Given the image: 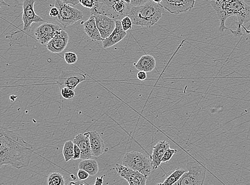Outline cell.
I'll use <instances>...</instances> for the list:
<instances>
[{"instance_id":"obj_1","label":"cell","mask_w":250,"mask_h":185,"mask_svg":"<svg viewBox=\"0 0 250 185\" xmlns=\"http://www.w3.org/2000/svg\"><path fill=\"white\" fill-rule=\"evenodd\" d=\"M33 151L19 134L7 129L0 130V166L21 169L30 165Z\"/></svg>"},{"instance_id":"obj_2","label":"cell","mask_w":250,"mask_h":185,"mask_svg":"<svg viewBox=\"0 0 250 185\" xmlns=\"http://www.w3.org/2000/svg\"><path fill=\"white\" fill-rule=\"evenodd\" d=\"M210 4L220 22L219 31L223 33L228 30L225 25L227 20L236 16L238 20L236 30L230 29V31L235 37L241 36L242 27L246 30L244 24L250 22V5L244 0H211Z\"/></svg>"},{"instance_id":"obj_3","label":"cell","mask_w":250,"mask_h":185,"mask_svg":"<svg viewBox=\"0 0 250 185\" xmlns=\"http://www.w3.org/2000/svg\"><path fill=\"white\" fill-rule=\"evenodd\" d=\"M165 9L160 3L150 0L139 6H132L128 16L133 24L147 28L152 27L162 18Z\"/></svg>"},{"instance_id":"obj_4","label":"cell","mask_w":250,"mask_h":185,"mask_svg":"<svg viewBox=\"0 0 250 185\" xmlns=\"http://www.w3.org/2000/svg\"><path fill=\"white\" fill-rule=\"evenodd\" d=\"M131 7L125 0H95V7L92 9L115 21H121L128 16Z\"/></svg>"},{"instance_id":"obj_5","label":"cell","mask_w":250,"mask_h":185,"mask_svg":"<svg viewBox=\"0 0 250 185\" xmlns=\"http://www.w3.org/2000/svg\"><path fill=\"white\" fill-rule=\"evenodd\" d=\"M122 164L141 172L147 178L153 169L150 156L137 151L125 153L122 159Z\"/></svg>"},{"instance_id":"obj_6","label":"cell","mask_w":250,"mask_h":185,"mask_svg":"<svg viewBox=\"0 0 250 185\" xmlns=\"http://www.w3.org/2000/svg\"><path fill=\"white\" fill-rule=\"evenodd\" d=\"M188 171L174 185H202L206 177V167L195 161H188Z\"/></svg>"},{"instance_id":"obj_7","label":"cell","mask_w":250,"mask_h":185,"mask_svg":"<svg viewBox=\"0 0 250 185\" xmlns=\"http://www.w3.org/2000/svg\"><path fill=\"white\" fill-rule=\"evenodd\" d=\"M55 7L59 10L56 20L63 27L72 25L83 19V14L80 10L63 2L62 0H56Z\"/></svg>"},{"instance_id":"obj_8","label":"cell","mask_w":250,"mask_h":185,"mask_svg":"<svg viewBox=\"0 0 250 185\" xmlns=\"http://www.w3.org/2000/svg\"><path fill=\"white\" fill-rule=\"evenodd\" d=\"M37 0H24L22 4V21L23 28L21 31V38L25 37L28 41L27 36L34 23L43 22L44 20L35 11L34 4Z\"/></svg>"},{"instance_id":"obj_9","label":"cell","mask_w":250,"mask_h":185,"mask_svg":"<svg viewBox=\"0 0 250 185\" xmlns=\"http://www.w3.org/2000/svg\"><path fill=\"white\" fill-rule=\"evenodd\" d=\"M86 79V76L83 73L73 71H63L58 77L57 83L61 89L67 87L74 90Z\"/></svg>"},{"instance_id":"obj_10","label":"cell","mask_w":250,"mask_h":185,"mask_svg":"<svg viewBox=\"0 0 250 185\" xmlns=\"http://www.w3.org/2000/svg\"><path fill=\"white\" fill-rule=\"evenodd\" d=\"M115 170L118 175L127 181L130 185H146L147 177L141 172L133 170L123 164H116Z\"/></svg>"},{"instance_id":"obj_11","label":"cell","mask_w":250,"mask_h":185,"mask_svg":"<svg viewBox=\"0 0 250 185\" xmlns=\"http://www.w3.org/2000/svg\"><path fill=\"white\" fill-rule=\"evenodd\" d=\"M195 0H162L161 4L164 8L172 15H179L194 7Z\"/></svg>"},{"instance_id":"obj_12","label":"cell","mask_w":250,"mask_h":185,"mask_svg":"<svg viewBox=\"0 0 250 185\" xmlns=\"http://www.w3.org/2000/svg\"><path fill=\"white\" fill-rule=\"evenodd\" d=\"M61 29L59 25L52 22H46L36 29L34 34L37 41L41 44L46 45Z\"/></svg>"},{"instance_id":"obj_13","label":"cell","mask_w":250,"mask_h":185,"mask_svg":"<svg viewBox=\"0 0 250 185\" xmlns=\"http://www.w3.org/2000/svg\"><path fill=\"white\" fill-rule=\"evenodd\" d=\"M90 13L95 16L96 24L103 40L108 38L114 30L116 21L92 9Z\"/></svg>"},{"instance_id":"obj_14","label":"cell","mask_w":250,"mask_h":185,"mask_svg":"<svg viewBox=\"0 0 250 185\" xmlns=\"http://www.w3.org/2000/svg\"><path fill=\"white\" fill-rule=\"evenodd\" d=\"M69 41L68 33L61 28L46 44V47L51 53L59 54L65 49Z\"/></svg>"},{"instance_id":"obj_15","label":"cell","mask_w":250,"mask_h":185,"mask_svg":"<svg viewBox=\"0 0 250 185\" xmlns=\"http://www.w3.org/2000/svg\"><path fill=\"white\" fill-rule=\"evenodd\" d=\"M114 30L110 36L102 41L104 49H107L121 42L126 36V32L125 31L122 26L120 20L116 21Z\"/></svg>"},{"instance_id":"obj_16","label":"cell","mask_w":250,"mask_h":185,"mask_svg":"<svg viewBox=\"0 0 250 185\" xmlns=\"http://www.w3.org/2000/svg\"><path fill=\"white\" fill-rule=\"evenodd\" d=\"M73 142L81 150V159H91L93 156L88 132L78 134L75 137Z\"/></svg>"},{"instance_id":"obj_17","label":"cell","mask_w":250,"mask_h":185,"mask_svg":"<svg viewBox=\"0 0 250 185\" xmlns=\"http://www.w3.org/2000/svg\"><path fill=\"white\" fill-rule=\"evenodd\" d=\"M93 157L99 158L106 151L103 139L96 131L88 132Z\"/></svg>"},{"instance_id":"obj_18","label":"cell","mask_w":250,"mask_h":185,"mask_svg":"<svg viewBox=\"0 0 250 185\" xmlns=\"http://www.w3.org/2000/svg\"><path fill=\"white\" fill-rule=\"evenodd\" d=\"M170 147V144L165 141L159 142L153 147L152 154L150 157L152 159L153 169H157L160 166L166 151Z\"/></svg>"},{"instance_id":"obj_19","label":"cell","mask_w":250,"mask_h":185,"mask_svg":"<svg viewBox=\"0 0 250 185\" xmlns=\"http://www.w3.org/2000/svg\"><path fill=\"white\" fill-rule=\"evenodd\" d=\"M84 31L93 41H102L103 39L97 27L95 17L91 14L88 21L84 23Z\"/></svg>"},{"instance_id":"obj_20","label":"cell","mask_w":250,"mask_h":185,"mask_svg":"<svg viewBox=\"0 0 250 185\" xmlns=\"http://www.w3.org/2000/svg\"><path fill=\"white\" fill-rule=\"evenodd\" d=\"M133 65L139 71L150 72L156 67V60L153 56L145 55L137 62L133 63Z\"/></svg>"},{"instance_id":"obj_21","label":"cell","mask_w":250,"mask_h":185,"mask_svg":"<svg viewBox=\"0 0 250 185\" xmlns=\"http://www.w3.org/2000/svg\"><path fill=\"white\" fill-rule=\"evenodd\" d=\"M79 169L86 171L91 176H94L99 171V165L97 161L94 159H85L79 163Z\"/></svg>"},{"instance_id":"obj_22","label":"cell","mask_w":250,"mask_h":185,"mask_svg":"<svg viewBox=\"0 0 250 185\" xmlns=\"http://www.w3.org/2000/svg\"><path fill=\"white\" fill-rule=\"evenodd\" d=\"M187 171L188 170L178 168L175 171H174L170 175L167 176L164 182L158 184L163 185H174L182 178L184 173Z\"/></svg>"},{"instance_id":"obj_23","label":"cell","mask_w":250,"mask_h":185,"mask_svg":"<svg viewBox=\"0 0 250 185\" xmlns=\"http://www.w3.org/2000/svg\"><path fill=\"white\" fill-rule=\"evenodd\" d=\"M74 144L73 142L68 141L65 142L62 149V154L65 161L67 163L69 161L73 160L74 152Z\"/></svg>"},{"instance_id":"obj_24","label":"cell","mask_w":250,"mask_h":185,"mask_svg":"<svg viewBox=\"0 0 250 185\" xmlns=\"http://www.w3.org/2000/svg\"><path fill=\"white\" fill-rule=\"evenodd\" d=\"M48 184L49 185H65L64 177L59 172L51 173L48 177Z\"/></svg>"},{"instance_id":"obj_25","label":"cell","mask_w":250,"mask_h":185,"mask_svg":"<svg viewBox=\"0 0 250 185\" xmlns=\"http://www.w3.org/2000/svg\"><path fill=\"white\" fill-rule=\"evenodd\" d=\"M64 59L67 64L73 65L77 62L78 58L77 55L73 52H67L64 54Z\"/></svg>"},{"instance_id":"obj_26","label":"cell","mask_w":250,"mask_h":185,"mask_svg":"<svg viewBox=\"0 0 250 185\" xmlns=\"http://www.w3.org/2000/svg\"><path fill=\"white\" fill-rule=\"evenodd\" d=\"M122 27L125 31H129L132 27L133 22L129 16H125L121 21Z\"/></svg>"},{"instance_id":"obj_27","label":"cell","mask_w":250,"mask_h":185,"mask_svg":"<svg viewBox=\"0 0 250 185\" xmlns=\"http://www.w3.org/2000/svg\"><path fill=\"white\" fill-rule=\"evenodd\" d=\"M61 95L65 100H71L75 97V93L74 90L64 87L61 89Z\"/></svg>"},{"instance_id":"obj_28","label":"cell","mask_w":250,"mask_h":185,"mask_svg":"<svg viewBox=\"0 0 250 185\" xmlns=\"http://www.w3.org/2000/svg\"><path fill=\"white\" fill-rule=\"evenodd\" d=\"M177 149H171L170 147L168 148L166 151L164 157L162 158V163H167L168 161L171 160L173 155L177 153Z\"/></svg>"},{"instance_id":"obj_29","label":"cell","mask_w":250,"mask_h":185,"mask_svg":"<svg viewBox=\"0 0 250 185\" xmlns=\"http://www.w3.org/2000/svg\"><path fill=\"white\" fill-rule=\"evenodd\" d=\"M79 2L83 7L90 9L95 5V0H79Z\"/></svg>"},{"instance_id":"obj_30","label":"cell","mask_w":250,"mask_h":185,"mask_svg":"<svg viewBox=\"0 0 250 185\" xmlns=\"http://www.w3.org/2000/svg\"><path fill=\"white\" fill-rule=\"evenodd\" d=\"M89 176V173L84 170L79 169L78 172V177L80 181H83L88 179Z\"/></svg>"},{"instance_id":"obj_31","label":"cell","mask_w":250,"mask_h":185,"mask_svg":"<svg viewBox=\"0 0 250 185\" xmlns=\"http://www.w3.org/2000/svg\"><path fill=\"white\" fill-rule=\"evenodd\" d=\"M81 150L77 144H74V157L73 160H79L81 159Z\"/></svg>"},{"instance_id":"obj_32","label":"cell","mask_w":250,"mask_h":185,"mask_svg":"<svg viewBox=\"0 0 250 185\" xmlns=\"http://www.w3.org/2000/svg\"><path fill=\"white\" fill-rule=\"evenodd\" d=\"M149 1L150 0H131V5L132 6H139V5L146 3Z\"/></svg>"},{"instance_id":"obj_33","label":"cell","mask_w":250,"mask_h":185,"mask_svg":"<svg viewBox=\"0 0 250 185\" xmlns=\"http://www.w3.org/2000/svg\"><path fill=\"white\" fill-rule=\"evenodd\" d=\"M137 78L139 80L144 81L147 78V72L144 71H139L137 75Z\"/></svg>"},{"instance_id":"obj_34","label":"cell","mask_w":250,"mask_h":185,"mask_svg":"<svg viewBox=\"0 0 250 185\" xmlns=\"http://www.w3.org/2000/svg\"><path fill=\"white\" fill-rule=\"evenodd\" d=\"M58 15H59V10L57 7H54L51 9L49 12V16L51 17H55L56 18Z\"/></svg>"},{"instance_id":"obj_35","label":"cell","mask_w":250,"mask_h":185,"mask_svg":"<svg viewBox=\"0 0 250 185\" xmlns=\"http://www.w3.org/2000/svg\"><path fill=\"white\" fill-rule=\"evenodd\" d=\"M62 1L65 3L72 4L73 5H76L80 3L79 0H62Z\"/></svg>"},{"instance_id":"obj_36","label":"cell","mask_w":250,"mask_h":185,"mask_svg":"<svg viewBox=\"0 0 250 185\" xmlns=\"http://www.w3.org/2000/svg\"><path fill=\"white\" fill-rule=\"evenodd\" d=\"M105 176V175L102 176L101 177H97L96 179V182L94 184L95 185H102L104 184V177Z\"/></svg>"},{"instance_id":"obj_37","label":"cell","mask_w":250,"mask_h":185,"mask_svg":"<svg viewBox=\"0 0 250 185\" xmlns=\"http://www.w3.org/2000/svg\"><path fill=\"white\" fill-rule=\"evenodd\" d=\"M0 5H1V7L2 5H4V6L10 7V5L5 2V0H0Z\"/></svg>"},{"instance_id":"obj_38","label":"cell","mask_w":250,"mask_h":185,"mask_svg":"<svg viewBox=\"0 0 250 185\" xmlns=\"http://www.w3.org/2000/svg\"><path fill=\"white\" fill-rule=\"evenodd\" d=\"M153 1H154L155 3H161V2L162 1V0H152Z\"/></svg>"},{"instance_id":"obj_39","label":"cell","mask_w":250,"mask_h":185,"mask_svg":"<svg viewBox=\"0 0 250 185\" xmlns=\"http://www.w3.org/2000/svg\"><path fill=\"white\" fill-rule=\"evenodd\" d=\"M125 1L127 4H131V0H125Z\"/></svg>"},{"instance_id":"obj_40","label":"cell","mask_w":250,"mask_h":185,"mask_svg":"<svg viewBox=\"0 0 250 185\" xmlns=\"http://www.w3.org/2000/svg\"><path fill=\"white\" fill-rule=\"evenodd\" d=\"M195 1H196V0H195Z\"/></svg>"}]
</instances>
